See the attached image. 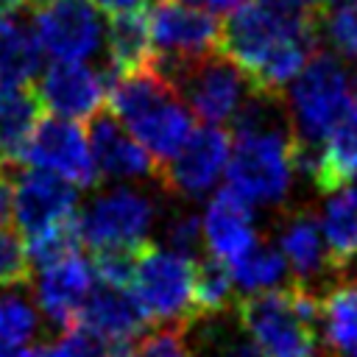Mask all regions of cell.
I'll use <instances>...</instances> for the list:
<instances>
[{
    "label": "cell",
    "instance_id": "cell-35",
    "mask_svg": "<svg viewBox=\"0 0 357 357\" xmlns=\"http://www.w3.org/2000/svg\"><path fill=\"white\" fill-rule=\"evenodd\" d=\"M215 357H265L248 337H223L218 340Z\"/></svg>",
    "mask_w": 357,
    "mask_h": 357
},
{
    "label": "cell",
    "instance_id": "cell-41",
    "mask_svg": "<svg viewBox=\"0 0 357 357\" xmlns=\"http://www.w3.org/2000/svg\"><path fill=\"white\" fill-rule=\"evenodd\" d=\"M28 0H0V17H11L14 11H20Z\"/></svg>",
    "mask_w": 357,
    "mask_h": 357
},
{
    "label": "cell",
    "instance_id": "cell-12",
    "mask_svg": "<svg viewBox=\"0 0 357 357\" xmlns=\"http://www.w3.org/2000/svg\"><path fill=\"white\" fill-rule=\"evenodd\" d=\"M20 162H25L31 170L50 173L67 181L70 187H92L98 178L86 131L78 123L59 120V117L39 120Z\"/></svg>",
    "mask_w": 357,
    "mask_h": 357
},
{
    "label": "cell",
    "instance_id": "cell-33",
    "mask_svg": "<svg viewBox=\"0 0 357 357\" xmlns=\"http://www.w3.org/2000/svg\"><path fill=\"white\" fill-rule=\"evenodd\" d=\"M112 354H114L112 349H106L100 340L81 332L78 326L64 329V335L53 337L36 351V357H112Z\"/></svg>",
    "mask_w": 357,
    "mask_h": 357
},
{
    "label": "cell",
    "instance_id": "cell-24",
    "mask_svg": "<svg viewBox=\"0 0 357 357\" xmlns=\"http://www.w3.org/2000/svg\"><path fill=\"white\" fill-rule=\"evenodd\" d=\"M106 53H109V67H112L114 78L145 70L153 59L148 20L142 14L114 17L106 31Z\"/></svg>",
    "mask_w": 357,
    "mask_h": 357
},
{
    "label": "cell",
    "instance_id": "cell-22",
    "mask_svg": "<svg viewBox=\"0 0 357 357\" xmlns=\"http://www.w3.org/2000/svg\"><path fill=\"white\" fill-rule=\"evenodd\" d=\"M42 64L33 33L14 17H0V98L28 89Z\"/></svg>",
    "mask_w": 357,
    "mask_h": 357
},
{
    "label": "cell",
    "instance_id": "cell-34",
    "mask_svg": "<svg viewBox=\"0 0 357 357\" xmlns=\"http://www.w3.org/2000/svg\"><path fill=\"white\" fill-rule=\"evenodd\" d=\"M165 240L170 251H178L184 257H192L198 243L204 240L201 234V218L195 212H176L165 220Z\"/></svg>",
    "mask_w": 357,
    "mask_h": 357
},
{
    "label": "cell",
    "instance_id": "cell-19",
    "mask_svg": "<svg viewBox=\"0 0 357 357\" xmlns=\"http://www.w3.org/2000/svg\"><path fill=\"white\" fill-rule=\"evenodd\" d=\"M86 139L98 176L112 181H139L148 176H159V165L151 159V153L112 114L92 117Z\"/></svg>",
    "mask_w": 357,
    "mask_h": 357
},
{
    "label": "cell",
    "instance_id": "cell-29",
    "mask_svg": "<svg viewBox=\"0 0 357 357\" xmlns=\"http://www.w3.org/2000/svg\"><path fill=\"white\" fill-rule=\"evenodd\" d=\"M324 33L340 56L357 61V3L332 6L324 14Z\"/></svg>",
    "mask_w": 357,
    "mask_h": 357
},
{
    "label": "cell",
    "instance_id": "cell-28",
    "mask_svg": "<svg viewBox=\"0 0 357 357\" xmlns=\"http://www.w3.org/2000/svg\"><path fill=\"white\" fill-rule=\"evenodd\" d=\"M39 329V310L17 290L0 293V346H25Z\"/></svg>",
    "mask_w": 357,
    "mask_h": 357
},
{
    "label": "cell",
    "instance_id": "cell-20",
    "mask_svg": "<svg viewBox=\"0 0 357 357\" xmlns=\"http://www.w3.org/2000/svg\"><path fill=\"white\" fill-rule=\"evenodd\" d=\"M276 251L282 254L287 271H293L298 276V284H304L307 279H315L326 268H332L321 226L307 212L284 220V226L279 229V248Z\"/></svg>",
    "mask_w": 357,
    "mask_h": 357
},
{
    "label": "cell",
    "instance_id": "cell-38",
    "mask_svg": "<svg viewBox=\"0 0 357 357\" xmlns=\"http://www.w3.org/2000/svg\"><path fill=\"white\" fill-rule=\"evenodd\" d=\"M11 218V181L0 176V229Z\"/></svg>",
    "mask_w": 357,
    "mask_h": 357
},
{
    "label": "cell",
    "instance_id": "cell-18",
    "mask_svg": "<svg viewBox=\"0 0 357 357\" xmlns=\"http://www.w3.org/2000/svg\"><path fill=\"white\" fill-rule=\"evenodd\" d=\"M75 326L92 335L95 340H100L106 349L120 351V349H128L137 337H142L148 318L128 290L100 284L84 301Z\"/></svg>",
    "mask_w": 357,
    "mask_h": 357
},
{
    "label": "cell",
    "instance_id": "cell-25",
    "mask_svg": "<svg viewBox=\"0 0 357 357\" xmlns=\"http://www.w3.org/2000/svg\"><path fill=\"white\" fill-rule=\"evenodd\" d=\"M42 120V106L33 92L20 89L0 98V165L20 162L22 151Z\"/></svg>",
    "mask_w": 357,
    "mask_h": 357
},
{
    "label": "cell",
    "instance_id": "cell-8",
    "mask_svg": "<svg viewBox=\"0 0 357 357\" xmlns=\"http://www.w3.org/2000/svg\"><path fill=\"white\" fill-rule=\"evenodd\" d=\"M156 223V204L131 187H112L98 192L78 209V234L92 251L103 248H142Z\"/></svg>",
    "mask_w": 357,
    "mask_h": 357
},
{
    "label": "cell",
    "instance_id": "cell-32",
    "mask_svg": "<svg viewBox=\"0 0 357 357\" xmlns=\"http://www.w3.org/2000/svg\"><path fill=\"white\" fill-rule=\"evenodd\" d=\"M134 357H190L187 324H167L151 335H142L131 346Z\"/></svg>",
    "mask_w": 357,
    "mask_h": 357
},
{
    "label": "cell",
    "instance_id": "cell-26",
    "mask_svg": "<svg viewBox=\"0 0 357 357\" xmlns=\"http://www.w3.org/2000/svg\"><path fill=\"white\" fill-rule=\"evenodd\" d=\"M229 273H231L234 287H240L248 296H259V293L279 290V284L287 273V265L276 248L257 243L245 257H240L234 265H229Z\"/></svg>",
    "mask_w": 357,
    "mask_h": 357
},
{
    "label": "cell",
    "instance_id": "cell-10",
    "mask_svg": "<svg viewBox=\"0 0 357 357\" xmlns=\"http://www.w3.org/2000/svg\"><path fill=\"white\" fill-rule=\"evenodd\" d=\"M11 218L25 243L56 234L78 223V192L50 173L25 170L11 181Z\"/></svg>",
    "mask_w": 357,
    "mask_h": 357
},
{
    "label": "cell",
    "instance_id": "cell-13",
    "mask_svg": "<svg viewBox=\"0 0 357 357\" xmlns=\"http://www.w3.org/2000/svg\"><path fill=\"white\" fill-rule=\"evenodd\" d=\"M231 156V142L223 128L218 126H204L195 128L187 145L162 167V178L170 192L181 198H201L215 184L220 176H226V165Z\"/></svg>",
    "mask_w": 357,
    "mask_h": 357
},
{
    "label": "cell",
    "instance_id": "cell-7",
    "mask_svg": "<svg viewBox=\"0 0 357 357\" xmlns=\"http://www.w3.org/2000/svg\"><path fill=\"white\" fill-rule=\"evenodd\" d=\"M192 284H195V259L178 251L145 243L137 254L131 296L145 312L148 324H187L192 312Z\"/></svg>",
    "mask_w": 357,
    "mask_h": 357
},
{
    "label": "cell",
    "instance_id": "cell-1",
    "mask_svg": "<svg viewBox=\"0 0 357 357\" xmlns=\"http://www.w3.org/2000/svg\"><path fill=\"white\" fill-rule=\"evenodd\" d=\"M220 50L257 92L279 95L315 56V20L276 0H245L220 28Z\"/></svg>",
    "mask_w": 357,
    "mask_h": 357
},
{
    "label": "cell",
    "instance_id": "cell-30",
    "mask_svg": "<svg viewBox=\"0 0 357 357\" xmlns=\"http://www.w3.org/2000/svg\"><path fill=\"white\" fill-rule=\"evenodd\" d=\"M137 254H139V248L137 251L134 248H103V251H95L92 273L100 279L103 287L126 290L131 284V276H134Z\"/></svg>",
    "mask_w": 357,
    "mask_h": 357
},
{
    "label": "cell",
    "instance_id": "cell-11",
    "mask_svg": "<svg viewBox=\"0 0 357 357\" xmlns=\"http://www.w3.org/2000/svg\"><path fill=\"white\" fill-rule=\"evenodd\" d=\"M148 33L153 59L165 64H190L220 50V22L198 8L162 0L151 8Z\"/></svg>",
    "mask_w": 357,
    "mask_h": 357
},
{
    "label": "cell",
    "instance_id": "cell-42",
    "mask_svg": "<svg viewBox=\"0 0 357 357\" xmlns=\"http://www.w3.org/2000/svg\"><path fill=\"white\" fill-rule=\"evenodd\" d=\"M329 3H335V6H340V3H357V0H329Z\"/></svg>",
    "mask_w": 357,
    "mask_h": 357
},
{
    "label": "cell",
    "instance_id": "cell-17",
    "mask_svg": "<svg viewBox=\"0 0 357 357\" xmlns=\"http://www.w3.org/2000/svg\"><path fill=\"white\" fill-rule=\"evenodd\" d=\"M92 262H86L81 254H70L53 265L39 268L33 284L36 310L45 312L53 326L73 329L84 301L92 293Z\"/></svg>",
    "mask_w": 357,
    "mask_h": 357
},
{
    "label": "cell",
    "instance_id": "cell-40",
    "mask_svg": "<svg viewBox=\"0 0 357 357\" xmlns=\"http://www.w3.org/2000/svg\"><path fill=\"white\" fill-rule=\"evenodd\" d=\"M0 357H36V351L25 346H0Z\"/></svg>",
    "mask_w": 357,
    "mask_h": 357
},
{
    "label": "cell",
    "instance_id": "cell-23",
    "mask_svg": "<svg viewBox=\"0 0 357 357\" xmlns=\"http://www.w3.org/2000/svg\"><path fill=\"white\" fill-rule=\"evenodd\" d=\"M318 326L335 357H357V282L337 284L321 298Z\"/></svg>",
    "mask_w": 357,
    "mask_h": 357
},
{
    "label": "cell",
    "instance_id": "cell-14",
    "mask_svg": "<svg viewBox=\"0 0 357 357\" xmlns=\"http://www.w3.org/2000/svg\"><path fill=\"white\" fill-rule=\"evenodd\" d=\"M106 75L89 64L53 61L36 81V100L59 120H92L106 100Z\"/></svg>",
    "mask_w": 357,
    "mask_h": 357
},
{
    "label": "cell",
    "instance_id": "cell-31",
    "mask_svg": "<svg viewBox=\"0 0 357 357\" xmlns=\"http://www.w3.org/2000/svg\"><path fill=\"white\" fill-rule=\"evenodd\" d=\"M31 279V259L17 231L0 229V290H11Z\"/></svg>",
    "mask_w": 357,
    "mask_h": 357
},
{
    "label": "cell",
    "instance_id": "cell-2",
    "mask_svg": "<svg viewBox=\"0 0 357 357\" xmlns=\"http://www.w3.org/2000/svg\"><path fill=\"white\" fill-rule=\"evenodd\" d=\"M226 187L251 206H276L290 195L296 178V134L287 128L276 95L251 92L237 112Z\"/></svg>",
    "mask_w": 357,
    "mask_h": 357
},
{
    "label": "cell",
    "instance_id": "cell-3",
    "mask_svg": "<svg viewBox=\"0 0 357 357\" xmlns=\"http://www.w3.org/2000/svg\"><path fill=\"white\" fill-rule=\"evenodd\" d=\"M109 109L112 117L151 153L159 173L195 131L192 112L178 92L151 70V64L145 70L112 78Z\"/></svg>",
    "mask_w": 357,
    "mask_h": 357
},
{
    "label": "cell",
    "instance_id": "cell-27",
    "mask_svg": "<svg viewBox=\"0 0 357 357\" xmlns=\"http://www.w3.org/2000/svg\"><path fill=\"white\" fill-rule=\"evenodd\" d=\"M234 282L226 265L218 259H206L195 265V284H192V312L198 315H220L231 304Z\"/></svg>",
    "mask_w": 357,
    "mask_h": 357
},
{
    "label": "cell",
    "instance_id": "cell-5",
    "mask_svg": "<svg viewBox=\"0 0 357 357\" xmlns=\"http://www.w3.org/2000/svg\"><path fill=\"white\" fill-rule=\"evenodd\" d=\"M357 92L354 75L332 53H315L287 86V112L298 142L318 148L346 114Z\"/></svg>",
    "mask_w": 357,
    "mask_h": 357
},
{
    "label": "cell",
    "instance_id": "cell-6",
    "mask_svg": "<svg viewBox=\"0 0 357 357\" xmlns=\"http://www.w3.org/2000/svg\"><path fill=\"white\" fill-rule=\"evenodd\" d=\"M151 70L159 73L178 92L192 117H201L206 126L218 128L234 120L248 95L254 92L243 70L218 53L190 64H165L151 59Z\"/></svg>",
    "mask_w": 357,
    "mask_h": 357
},
{
    "label": "cell",
    "instance_id": "cell-4",
    "mask_svg": "<svg viewBox=\"0 0 357 357\" xmlns=\"http://www.w3.org/2000/svg\"><path fill=\"white\" fill-rule=\"evenodd\" d=\"M318 318L321 298L298 282L237 304L243 332L265 357H321Z\"/></svg>",
    "mask_w": 357,
    "mask_h": 357
},
{
    "label": "cell",
    "instance_id": "cell-37",
    "mask_svg": "<svg viewBox=\"0 0 357 357\" xmlns=\"http://www.w3.org/2000/svg\"><path fill=\"white\" fill-rule=\"evenodd\" d=\"M173 3H181V6H190V8H198V11H206V14H231L237 11L245 0H173Z\"/></svg>",
    "mask_w": 357,
    "mask_h": 357
},
{
    "label": "cell",
    "instance_id": "cell-15",
    "mask_svg": "<svg viewBox=\"0 0 357 357\" xmlns=\"http://www.w3.org/2000/svg\"><path fill=\"white\" fill-rule=\"evenodd\" d=\"M296 173H307L324 192H337L357 178V92L318 148L296 142Z\"/></svg>",
    "mask_w": 357,
    "mask_h": 357
},
{
    "label": "cell",
    "instance_id": "cell-39",
    "mask_svg": "<svg viewBox=\"0 0 357 357\" xmlns=\"http://www.w3.org/2000/svg\"><path fill=\"white\" fill-rule=\"evenodd\" d=\"M276 3H282L287 8H296V11H307V14H312V8L318 6V0H276Z\"/></svg>",
    "mask_w": 357,
    "mask_h": 357
},
{
    "label": "cell",
    "instance_id": "cell-16",
    "mask_svg": "<svg viewBox=\"0 0 357 357\" xmlns=\"http://www.w3.org/2000/svg\"><path fill=\"white\" fill-rule=\"evenodd\" d=\"M201 234L212 259L226 268L234 265L259 243L254 226V206L229 187L218 190L201 215Z\"/></svg>",
    "mask_w": 357,
    "mask_h": 357
},
{
    "label": "cell",
    "instance_id": "cell-36",
    "mask_svg": "<svg viewBox=\"0 0 357 357\" xmlns=\"http://www.w3.org/2000/svg\"><path fill=\"white\" fill-rule=\"evenodd\" d=\"M148 3H151V0H95V8H100L103 14H109V17L114 20V17H134V14H142Z\"/></svg>",
    "mask_w": 357,
    "mask_h": 357
},
{
    "label": "cell",
    "instance_id": "cell-9",
    "mask_svg": "<svg viewBox=\"0 0 357 357\" xmlns=\"http://www.w3.org/2000/svg\"><path fill=\"white\" fill-rule=\"evenodd\" d=\"M31 33L39 50L56 61L84 64L103 45L98 8L84 0H39L33 8Z\"/></svg>",
    "mask_w": 357,
    "mask_h": 357
},
{
    "label": "cell",
    "instance_id": "cell-21",
    "mask_svg": "<svg viewBox=\"0 0 357 357\" xmlns=\"http://www.w3.org/2000/svg\"><path fill=\"white\" fill-rule=\"evenodd\" d=\"M318 226L326 243L329 265L335 271L357 268V190L354 187H343L326 198Z\"/></svg>",
    "mask_w": 357,
    "mask_h": 357
}]
</instances>
